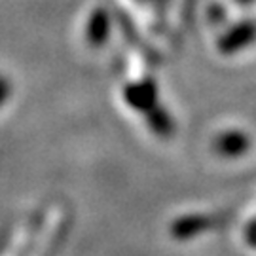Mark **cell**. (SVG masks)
<instances>
[{"mask_svg": "<svg viewBox=\"0 0 256 256\" xmlns=\"http://www.w3.org/2000/svg\"><path fill=\"white\" fill-rule=\"evenodd\" d=\"M210 226H212V218L207 214H190V216H184L174 224V236L184 239L194 238V236H198L200 232H205Z\"/></svg>", "mask_w": 256, "mask_h": 256, "instance_id": "cell-1", "label": "cell"}, {"mask_svg": "<svg viewBox=\"0 0 256 256\" xmlns=\"http://www.w3.org/2000/svg\"><path fill=\"white\" fill-rule=\"evenodd\" d=\"M110 23L108 16L104 10H95L90 18L88 23V40L92 42L93 46H101L102 42L108 38Z\"/></svg>", "mask_w": 256, "mask_h": 256, "instance_id": "cell-2", "label": "cell"}, {"mask_svg": "<svg viewBox=\"0 0 256 256\" xmlns=\"http://www.w3.org/2000/svg\"><path fill=\"white\" fill-rule=\"evenodd\" d=\"M245 148H247V140H245L243 135H239V133H228V135L220 137L218 150L224 156H238Z\"/></svg>", "mask_w": 256, "mask_h": 256, "instance_id": "cell-3", "label": "cell"}, {"mask_svg": "<svg viewBox=\"0 0 256 256\" xmlns=\"http://www.w3.org/2000/svg\"><path fill=\"white\" fill-rule=\"evenodd\" d=\"M245 239H247V243L250 247L256 248V218H252L245 226Z\"/></svg>", "mask_w": 256, "mask_h": 256, "instance_id": "cell-4", "label": "cell"}, {"mask_svg": "<svg viewBox=\"0 0 256 256\" xmlns=\"http://www.w3.org/2000/svg\"><path fill=\"white\" fill-rule=\"evenodd\" d=\"M8 93H10V82L4 78V76H0V104L6 101Z\"/></svg>", "mask_w": 256, "mask_h": 256, "instance_id": "cell-5", "label": "cell"}]
</instances>
